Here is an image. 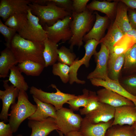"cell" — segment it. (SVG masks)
Returning <instances> with one entry per match:
<instances>
[{
	"instance_id": "39",
	"label": "cell",
	"mask_w": 136,
	"mask_h": 136,
	"mask_svg": "<svg viewBox=\"0 0 136 136\" xmlns=\"http://www.w3.org/2000/svg\"><path fill=\"white\" fill-rule=\"evenodd\" d=\"M73 12L78 13H82L87 9L86 7L89 0H72Z\"/></svg>"
},
{
	"instance_id": "26",
	"label": "cell",
	"mask_w": 136,
	"mask_h": 136,
	"mask_svg": "<svg viewBox=\"0 0 136 136\" xmlns=\"http://www.w3.org/2000/svg\"><path fill=\"white\" fill-rule=\"evenodd\" d=\"M44 49L43 56L45 67L53 65L57 61L58 45L47 38L44 41Z\"/></svg>"
},
{
	"instance_id": "30",
	"label": "cell",
	"mask_w": 136,
	"mask_h": 136,
	"mask_svg": "<svg viewBox=\"0 0 136 136\" xmlns=\"http://www.w3.org/2000/svg\"><path fill=\"white\" fill-rule=\"evenodd\" d=\"M27 20V13L16 14L10 16L4 24L18 32L25 25Z\"/></svg>"
},
{
	"instance_id": "35",
	"label": "cell",
	"mask_w": 136,
	"mask_h": 136,
	"mask_svg": "<svg viewBox=\"0 0 136 136\" xmlns=\"http://www.w3.org/2000/svg\"><path fill=\"white\" fill-rule=\"evenodd\" d=\"M70 70V66L59 62H58L52 65L53 74L59 76L62 82L64 83L69 81Z\"/></svg>"
},
{
	"instance_id": "29",
	"label": "cell",
	"mask_w": 136,
	"mask_h": 136,
	"mask_svg": "<svg viewBox=\"0 0 136 136\" xmlns=\"http://www.w3.org/2000/svg\"><path fill=\"white\" fill-rule=\"evenodd\" d=\"M10 71V73L8 79L9 81L19 91H27L28 89V86L17 66L14 65L11 68Z\"/></svg>"
},
{
	"instance_id": "15",
	"label": "cell",
	"mask_w": 136,
	"mask_h": 136,
	"mask_svg": "<svg viewBox=\"0 0 136 136\" xmlns=\"http://www.w3.org/2000/svg\"><path fill=\"white\" fill-rule=\"evenodd\" d=\"M28 125L31 129L30 136H47L57 129L55 119L51 117L41 121L29 120Z\"/></svg>"
},
{
	"instance_id": "38",
	"label": "cell",
	"mask_w": 136,
	"mask_h": 136,
	"mask_svg": "<svg viewBox=\"0 0 136 136\" xmlns=\"http://www.w3.org/2000/svg\"><path fill=\"white\" fill-rule=\"evenodd\" d=\"M48 3L54 4L63 8L72 13L73 12L72 1L70 0H40V5H45Z\"/></svg>"
},
{
	"instance_id": "17",
	"label": "cell",
	"mask_w": 136,
	"mask_h": 136,
	"mask_svg": "<svg viewBox=\"0 0 136 136\" xmlns=\"http://www.w3.org/2000/svg\"><path fill=\"white\" fill-rule=\"evenodd\" d=\"M90 80L91 84L97 86H102L130 100L133 103L136 101V96L127 92L122 86L118 80H114L108 78L106 80L92 79Z\"/></svg>"
},
{
	"instance_id": "41",
	"label": "cell",
	"mask_w": 136,
	"mask_h": 136,
	"mask_svg": "<svg viewBox=\"0 0 136 136\" xmlns=\"http://www.w3.org/2000/svg\"><path fill=\"white\" fill-rule=\"evenodd\" d=\"M127 15L129 22L132 29L136 30V9L128 8Z\"/></svg>"
},
{
	"instance_id": "6",
	"label": "cell",
	"mask_w": 136,
	"mask_h": 136,
	"mask_svg": "<svg viewBox=\"0 0 136 136\" xmlns=\"http://www.w3.org/2000/svg\"><path fill=\"white\" fill-rule=\"evenodd\" d=\"M51 86L56 89V92H47L32 86L30 88L29 92L32 96L40 101L52 105L56 110L62 108L63 105L69 100L77 97V96L75 94L61 92L54 84H52Z\"/></svg>"
},
{
	"instance_id": "18",
	"label": "cell",
	"mask_w": 136,
	"mask_h": 136,
	"mask_svg": "<svg viewBox=\"0 0 136 136\" xmlns=\"http://www.w3.org/2000/svg\"><path fill=\"white\" fill-rule=\"evenodd\" d=\"M96 20L90 31L84 37L83 41L86 42L91 39L100 41L103 37L108 24L109 18L100 16L97 12H95Z\"/></svg>"
},
{
	"instance_id": "11",
	"label": "cell",
	"mask_w": 136,
	"mask_h": 136,
	"mask_svg": "<svg viewBox=\"0 0 136 136\" xmlns=\"http://www.w3.org/2000/svg\"><path fill=\"white\" fill-rule=\"evenodd\" d=\"M28 0H1L0 16L5 22L11 15L16 14L27 13L30 9Z\"/></svg>"
},
{
	"instance_id": "5",
	"label": "cell",
	"mask_w": 136,
	"mask_h": 136,
	"mask_svg": "<svg viewBox=\"0 0 136 136\" xmlns=\"http://www.w3.org/2000/svg\"><path fill=\"white\" fill-rule=\"evenodd\" d=\"M73 111L63 107L56 111L55 120L57 130L65 136L71 132L79 131L81 127L83 118Z\"/></svg>"
},
{
	"instance_id": "43",
	"label": "cell",
	"mask_w": 136,
	"mask_h": 136,
	"mask_svg": "<svg viewBox=\"0 0 136 136\" xmlns=\"http://www.w3.org/2000/svg\"><path fill=\"white\" fill-rule=\"evenodd\" d=\"M124 35L131 38L136 43V30L132 29Z\"/></svg>"
},
{
	"instance_id": "27",
	"label": "cell",
	"mask_w": 136,
	"mask_h": 136,
	"mask_svg": "<svg viewBox=\"0 0 136 136\" xmlns=\"http://www.w3.org/2000/svg\"><path fill=\"white\" fill-rule=\"evenodd\" d=\"M17 66L21 72L32 76H39L45 67L44 65L31 60L18 63Z\"/></svg>"
},
{
	"instance_id": "2",
	"label": "cell",
	"mask_w": 136,
	"mask_h": 136,
	"mask_svg": "<svg viewBox=\"0 0 136 136\" xmlns=\"http://www.w3.org/2000/svg\"><path fill=\"white\" fill-rule=\"evenodd\" d=\"M92 12L87 9L81 13H72L73 19L70 27L73 35L69 41L71 50L75 46L80 48L83 45V38L92 28L95 19Z\"/></svg>"
},
{
	"instance_id": "40",
	"label": "cell",
	"mask_w": 136,
	"mask_h": 136,
	"mask_svg": "<svg viewBox=\"0 0 136 136\" xmlns=\"http://www.w3.org/2000/svg\"><path fill=\"white\" fill-rule=\"evenodd\" d=\"M13 133L10 126L2 121L0 122V136H13Z\"/></svg>"
},
{
	"instance_id": "13",
	"label": "cell",
	"mask_w": 136,
	"mask_h": 136,
	"mask_svg": "<svg viewBox=\"0 0 136 136\" xmlns=\"http://www.w3.org/2000/svg\"><path fill=\"white\" fill-rule=\"evenodd\" d=\"M136 121V109L134 105H123L115 108L111 126L117 124L131 126Z\"/></svg>"
},
{
	"instance_id": "14",
	"label": "cell",
	"mask_w": 136,
	"mask_h": 136,
	"mask_svg": "<svg viewBox=\"0 0 136 136\" xmlns=\"http://www.w3.org/2000/svg\"><path fill=\"white\" fill-rule=\"evenodd\" d=\"M115 111V108L101 103L97 109L86 115L85 117L94 124L106 122L114 119Z\"/></svg>"
},
{
	"instance_id": "19",
	"label": "cell",
	"mask_w": 136,
	"mask_h": 136,
	"mask_svg": "<svg viewBox=\"0 0 136 136\" xmlns=\"http://www.w3.org/2000/svg\"><path fill=\"white\" fill-rule=\"evenodd\" d=\"M32 97L37 109L35 113L28 118L29 120L41 121L49 117L55 118L57 110L53 106L42 102L34 96Z\"/></svg>"
},
{
	"instance_id": "20",
	"label": "cell",
	"mask_w": 136,
	"mask_h": 136,
	"mask_svg": "<svg viewBox=\"0 0 136 136\" xmlns=\"http://www.w3.org/2000/svg\"><path fill=\"white\" fill-rule=\"evenodd\" d=\"M18 63L11 49L6 47L1 52L0 55V78L8 76L10 69Z\"/></svg>"
},
{
	"instance_id": "8",
	"label": "cell",
	"mask_w": 136,
	"mask_h": 136,
	"mask_svg": "<svg viewBox=\"0 0 136 136\" xmlns=\"http://www.w3.org/2000/svg\"><path fill=\"white\" fill-rule=\"evenodd\" d=\"M72 19V15H69L59 20L52 26L44 25L47 38L56 43L60 41L63 43L69 41L73 35L70 27Z\"/></svg>"
},
{
	"instance_id": "10",
	"label": "cell",
	"mask_w": 136,
	"mask_h": 136,
	"mask_svg": "<svg viewBox=\"0 0 136 136\" xmlns=\"http://www.w3.org/2000/svg\"><path fill=\"white\" fill-rule=\"evenodd\" d=\"M8 80L3 81L5 90H0V99L2 102V109L0 114V119L4 122L9 121L8 112L10 107L16 103L19 90L12 84H8Z\"/></svg>"
},
{
	"instance_id": "42",
	"label": "cell",
	"mask_w": 136,
	"mask_h": 136,
	"mask_svg": "<svg viewBox=\"0 0 136 136\" xmlns=\"http://www.w3.org/2000/svg\"><path fill=\"white\" fill-rule=\"evenodd\" d=\"M129 8L136 9V0H121Z\"/></svg>"
},
{
	"instance_id": "24",
	"label": "cell",
	"mask_w": 136,
	"mask_h": 136,
	"mask_svg": "<svg viewBox=\"0 0 136 136\" xmlns=\"http://www.w3.org/2000/svg\"><path fill=\"white\" fill-rule=\"evenodd\" d=\"M124 54L117 56L109 55L107 71L108 77L110 79L118 80L124 64Z\"/></svg>"
},
{
	"instance_id": "33",
	"label": "cell",
	"mask_w": 136,
	"mask_h": 136,
	"mask_svg": "<svg viewBox=\"0 0 136 136\" xmlns=\"http://www.w3.org/2000/svg\"><path fill=\"white\" fill-rule=\"evenodd\" d=\"M58 62L66 64L70 67L74 66L77 60L75 54L71 51L70 49L64 46H61L58 50Z\"/></svg>"
},
{
	"instance_id": "28",
	"label": "cell",
	"mask_w": 136,
	"mask_h": 136,
	"mask_svg": "<svg viewBox=\"0 0 136 136\" xmlns=\"http://www.w3.org/2000/svg\"><path fill=\"white\" fill-rule=\"evenodd\" d=\"M85 42L84 46L85 50V55L81 59H78L77 61V67L78 69L82 65H84L86 67L89 66L91 58L96 52V47L100 43L99 41L94 39L88 40Z\"/></svg>"
},
{
	"instance_id": "3",
	"label": "cell",
	"mask_w": 136,
	"mask_h": 136,
	"mask_svg": "<svg viewBox=\"0 0 136 136\" xmlns=\"http://www.w3.org/2000/svg\"><path fill=\"white\" fill-rule=\"evenodd\" d=\"M17 102L12 104L9 114V123L14 133L16 132L21 123L35 112L37 105L29 101L26 91L20 90Z\"/></svg>"
},
{
	"instance_id": "31",
	"label": "cell",
	"mask_w": 136,
	"mask_h": 136,
	"mask_svg": "<svg viewBox=\"0 0 136 136\" xmlns=\"http://www.w3.org/2000/svg\"><path fill=\"white\" fill-rule=\"evenodd\" d=\"M121 70L127 72L136 71V43L125 53L124 64Z\"/></svg>"
},
{
	"instance_id": "12",
	"label": "cell",
	"mask_w": 136,
	"mask_h": 136,
	"mask_svg": "<svg viewBox=\"0 0 136 136\" xmlns=\"http://www.w3.org/2000/svg\"><path fill=\"white\" fill-rule=\"evenodd\" d=\"M96 93L100 102L115 108L125 105H134L129 99L105 88L98 90Z\"/></svg>"
},
{
	"instance_id": "48",
	"label": "cell",
	"mask_w": 136,
	"mask_h": 136,
	"mask_svg": "<svg viewBox=\"0 0 136 136\" xmlns=\"http://www.w3.org/2000/svg\"><path fill=\"white\" fill-rule=\"evenodd\" d=\"M133 103L134 104L135 107V108H136V101L134 102Z\"/></svg>"
},
{
	"instance_id": "25",
	"label": "cell",
	"mask_w": 136,
	"mask_h": 136,
	"mask_svg": "<svg viewBox=\"0 0 136 136\" xmlns=\"http://www.w3.org/2000/svg\"><path fill=\"white\" fill-rule=\"evenodd\" d=\"M118 81L125 90L130 94L136 96V71L127 72L121 70Z\"/></svg>"
},
{
	"instance_id": "4",
	"label": "cell",
	"mask_w": 136,
	"mask_h": 136,
	"mask_svg": "<svg viewBox=\"0 0 136 136\" xmlns=\"http://www.w3.org/2000/svg\"><path fill=\"white\" fill-rule=\"evenodd\" d=\"M28 5L32 13L38 18L40 24L43 26H52L59 20L72 15L64 9L52 3L43 5L30 3Z\"/></svg>"
},
{
	"instance_id": "22",
	"label": "cell",
	"mask_w": 136,
	"mask_h": 136,
	"mask_svg": "<svg viewBox=\"0 0 136 136\" xmlns=\"http://www.w3.org/2000/svg\"><path fill=\"white\" fill-rule=\"evenodd\" d=\"M117 3L104 1L93 0L87 5V9L90 11H98L105 14L110 19L113 18L116 10Z\"/></svg>"
},
{
	"instance_id": "34",
	"label": "cell",
	"mask_w": 136,
	"mask_h": 136,
	"mask_svg": "<svg viewBox=\"0 0 136 136\" xmlns=\"http://www.w3.org/2000/svg\"><path fill=\"white\" fill-rule=\"evenodd\" d=\"M82 91V94L77 96L75 98L69 100L66 103L69 105L70 109L73 111H78L80 107H84L87 104L89 91L85 88Z\"/></svg>"
},
{
	"instance_id": "16",
	"label": "cell",
	"mask_w": 136,
	"mask_h": 136,
	"mask_svg": "<svg viewBox=\"0 0 136 136\" xmlns=\"http://www.w3.org/2000/svg\"><path fill=\"white\" fill-rule=\"evenodd\" d=\"M113 119L106 122L92 123L85 117L83 118L79 131L85 136H105L111 126Z\"/></svg>"
},
{
	"instance_id": "37",
	"label": "cell",
	"mask_w": 136,
	"mask_h": 136,
	"mask_svg": "<svg viewBox=\"0 0 136 136\" xmlns=\"http://www.w3.org/2000/svg\"><path fill=\"white\" fill-rule=\"evenodd\" d=\"M15 29L9 27L3 23L0 19V32L5 38L6 47H9L14 36L17 33Z\"/></svg>"
},
{
	"instance_id": "21",
	"label": "cell",
	"mask_w": 136,
	"mask_h": 136,
	"mask_svg": "<svg viewBox=\"0 0 136 136\" xmlns=\"http://www.w3.org/2000/svg\"><path fill=\"white\" fill-rule=\"evenodd\" d=\"M128 7L121 1L117 4L114 22L124 35L132 29L128 19Z\"/></svg>"
},
{
	"instance_id": "9",
	"label": "cell",
	"mask_w": 136,
	"mask_h": 136,
	"mask_svg": "<svg viewBox=\"0 0 136 136\" xmlns=\"http://www.w3.org/2000/svg\"><path fill=\"white\" fill-rule=\"evenodd\" d=\"M99 51L94 55L96 65L94 70L90 73L87 78L90 80L97 79L106 80L108 78V75L107 64L109 52L106 46L100 43Z\"/></svg>"
},
{
	"instance_id": "7",
	"label": "cell",
	"mask_w": 136,
	"mask_h": 136,
	"mask_svg": "<svg viewBox=\"0 0 136 136\" xmlns=\"http://www.w3.org/2000/svg\"><path fill=\"white\" fill-rule=\"evenodd\" d=\"M27 16L26 24L18 33L22 38L33 42H43L47 38V35L40 23L39 19L32 13L30 9L28 11Z\"/></svg>"
},
{
	"instance_id": "47",
	"label": "cell",
	"mask_w": 136,
	"mask_h": 136,
	"mask_svg": "<svg viewBox=\"0 0 136 136\" xmlns=\"http://www.w3.org/2000/svg\"><path fill=\"white\" fill-rule=\"evenodd\" d=\"M15 136H23V135L20 134H18Z\"/></svg>"
},
{
	"instance_id": "1",
	"label": "cell",
	"mask_w": 136,
	"mask_h": 136,
	"mask_svg": "<svg viewBox=\"0 0 136 136\" xmlns=\"http://www.w3.org/2000/svg\"><path fill=\"white\" fill-rule=\"evenodd\" d=\"M8 48L11 50L18 63L31 60L45 65L43 56V42H33L22 38L16 33Z\"/></svg>"
},
{
	"instance_id": "44",
	"label": "cell",
	"mask_w": 136,
	"mask_h": 136,
	"mask_svg": "<svg viewBox=\"0 0 136 136\" xmlns=\"http://www.w3.org/2000/svg\"><path fill=\"white\" fill-rule=\"evenodd\" d=\"M66 136H85L79 131H75L71 132Z\"/></svg>"
},
{
	"instance_id": "32",
	"label": "cell",
	"mask_w": 136,
	"mask_h": 136,
	"mask_svg": "<svg viewBox=\"0 0 136 136\" xmlns=\"http://www.w3.org/2000/svg\"><path fill=\"white\" fill-rule=\"evenodd\" d=\"M105 136H136L131 126L113 125L107 130Z\"/></svg>"
},
{
	"instance_id": "46",
	"label": "cell",
	"mask_w": 136,
	"mask_h": 136,
	"mask_svg": "<svg viewBox=\"0 0 136 136\" xmlns=\"http://www.w3.org/2000/svg\"><path fill=\"white\" fill-rule=\"evenodd\" d=\"M56 131L58 133L60 136H64V135L60 131L58 130H57Z\"/></svg>"
},
{
	"instance_id": "45",
	"label": "cell",
	"mask_w": 136,
	"mask_h": 136,
	"mask_svg": "<svg viewBox=\"0 0 136 136\" xmlns=\"http://www.w3.org/2000/svg\"><path fill=\"white\" fill-rule=\"evenodd\" d=\"M131 126L136 135V121Z\"/></svg>"
},
{
	"instance_id": "36",
	"label": "cell",
	"mask_w": 136,
	"mask_h": 136,
	"mask_svg": "<svg viewBox=\"0 0 136 136\" xmlns=\"http://www.w3.org/2000/svg\"><path fill=\"white\" fill-rule=\"evenodd\" d=\"M100 103L99 101L96 93L89 91L87 104L85 107L80 110V113L81 115L85 116L97 109Z\"/></svg>"
},
{
	"instance_id": "23",
	"label": "cell",
	"mask_w": 136,
	"mask_h": 136,
	"mask_svg": "<svg viewBox=\"0 0 136 136\" xmlns=\"http://www.w3.org/2000/svg\"><path fill=\"white\" fill-rule=\"evenodd\" d=\"M124 35L118 26L114 22L109 29L105 36L100 41L108 49L109 54L113 51L115 44Z\"/></svg>"
}]
</instances>
